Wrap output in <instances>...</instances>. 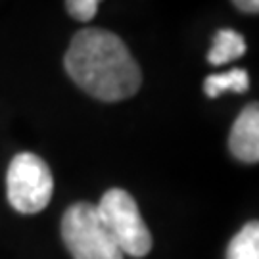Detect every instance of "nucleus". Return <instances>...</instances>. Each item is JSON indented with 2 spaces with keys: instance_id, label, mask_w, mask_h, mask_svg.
<instances>
[{
  "instance_id": "9d476101",
  "label": "nucleus",
  "mask_w": 259,
  "mask_h": 259,
  "mask_svg": "<svg viewBox=\"0 0 259 259\" xmlns=\"http://www.w3.org/2000/svg\"><path fill=\"white\" fill-rule=\"evenodd\" d=\"M234 8L246 12V14H259V0H236Z\"/></svg>"
},
{
  "instance_id": "423d86ee",
  "label": "nucleus",
  "mask_w": 259,
  "mask_h": 259,
  "mask_svg": "<svg viewBox=\"0 0 259 259\" xmlns=\"http://www.w3.org/2000/svg\"><path fill=\"white\" fill-rule=\"evenodd\" d=\"M246 40L234 29H219L213 37L211 50L207 54V62L211 65L231 64L246 54Z\"/></svg>"
},
{
  "instance_id": "f257e3e1",
  "label": "nucleus",
  "mask_w": 259,
  "mask_h": 259,
  "mask_svg": "<svg viewBox=\"0 0 259 259\" xmlns=\"http://www.w3.org/2000/svg\"><path fill=\"white\" fill-rule=\"evenodd\" d=\"M67 75L87 94L119 102L140 89L142 73L127 45L106 29H81L64 58Z\"/></svg>"
},
{
  "instance_id": "f03ea898",
  "label": "nucleus",
  "mask_w": 259,
  "mask_h": 259,
  "mask_svg": "<svg viewBox=\"0 0 259 259\" xmlns=\"http://www.w3.org/2000/svg\"><path fill=\"white\" fill-rule=\"evenodd\" d=\"M100 221L119 246L123 255L146 257L152 250V234L139 211L135 198L123 188H110L96 205Z\"/></svg>"
},
{
  "instance_id": "20e7f679",
  "label": "nucleus",
  "mask_w": 259,
  "mask_h": 259,
  "mask_svg": "<svg viewBox=\"0 0 259 259\" xmlns=\"http://www.w3.org/2000/svg\"><path fill=\"white\" fill-rule=\"evenodd\" d=\"M54 179L42 157L21 152L10 161L6 173V196L10 205L23 215L42 211L52 198Z\"/></svg>"
},
{
  "instance_id": "0eeeda50",
  "label": "nucleus",
  "mask_w": 259,
  "mask_h": 259,
  "mask_svg": "<svg viewBox=\"0 0 259 259\" xmlns=\"http://www.w3.org/2000/svg\"><path fill=\"white\" fill-rule=\"evenodd\" d=\"M250 89V75L242 67H234L225 73H213L204 81V93L217 98L225 93H246Z\"/></svg>"
},
{
  "instance_id": "6e6552de",
  "label": "nucleus",
  "mask_w": 259,
  "mask_h": 259,
  "mask_svg": "<svg viewBox=\"0 0 259 259\" xmlns=\"http://www.w3.org/2000/svg\"><path fill=\"white\" fill-rule=\"evenodd\" d=\"M227 259H259V221L242 227L227 248Z\"/></svg>"
},
{
  "instance_id": "1a4fd4ad",
  "label": "nucleus",
  "mask_w": 259,
  "mask_h": 259,
  "mask_svg": "<svg viewBox=\"0 0 259 259\" xmlns=\"http://www.w3.org/2000/svg\"><path fill=\"white\" fill-rule=\"evenodd\" d=\"M67 12L79 21H91L98 12V0H67Z\"/></svg>"
},
{
  "instance_id": "39448f33",
  "label": "nucleus",
  "mask_w": 259,
  "mask_h": 259,
  "mask_svg": "<svg viewBox=\"0 0 259 259\" xmlns=\"http://www.w3.org/2000/svg\"><path fill=\"white\" fill-rule=\"evenodd\" d=\"M229 150L242 163H259V102L248 104L232 123Z\"/></svg>"
},
{
  "instance_id": "7ed1b4c3",
  "label": "nucleus",
  "mask_w": 259,
  "mask_h": 259,
  "mask_svg": "<svg viewBox=\"0 0 259 259\" xmlns=\"http://www.w3.org/2000/svg\"><path fill=\"white\" fill-rule=\"evenodd\" d=\"M62 238L73 259H125L98 217L96 205L79 202L62 217Z\"/></svg>"
}]
</instances>
